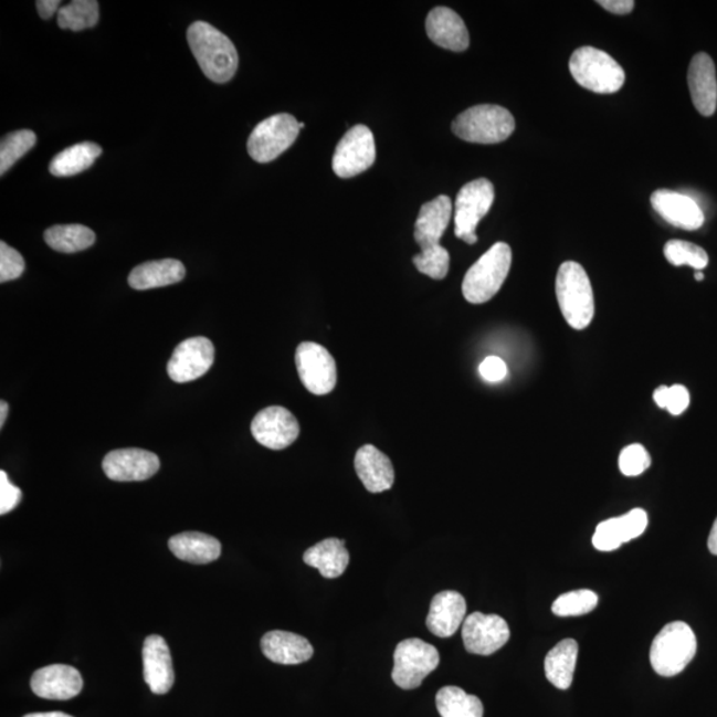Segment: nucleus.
<instances>
[{
	"instance_id": "nucleus-36",
	"label": "nucleus",
	"mask_w": 717,
	"mask_h": 717,
	"mask_svg": "<svg viewBox=\"0 0 717 717\" xmlns=\"http://www.w3.org/2000/svg\"><path fill=\"white\" fill-rule=\"evenodd\" d=\"M598 595L588 589L569 591L558 597L551 611L557 616H580L591 613L597 608Z\"/></svg>"
},
{
	"instance_id": "nucleus-42",
	"label": "nucleus",
	"mask_w": 717,
	"mask_h": 717,
	"mask_svg": "<svg viewBox=\"0 0 717 717\" xmlns=\"http://www.w3.org/2000/svg\"><path fill=\"white\" fill-rule=\"evenodd\" d=\"M479 375L491 383H498L508 377V366L498 357L486 358L478 368Z\"/></svg>"
},
{
	"instance_id": "nucleus-20",
	"label": "nucleus",
	"mask_w": 717,
	"mask_h": 717,
	"mask_svg": "<svg viewBox=\"0 0 717 717\" xmlns=\"http://www.w3.org/2000/svg\"><path fill=\"white\" fill-rule=\"evenodd\" d=\"M428 38L439 48L463 52L470 48V32L457 12L449 8L433 9L426 17Z\"/></svg>"
},
{
	"instance_id": "nucleus-8",
	"label": "nucleus",
	"mask_w": 717,
	"mask_h": 717,
	"mask_svg": "<svg viewBox=\"0 0 717 717\" xmlns=\"http://www.w3.org/2000/svg\"><path fill=\"white\" fill-rule=\"evenodd\" d=\"M299 122L292 115L278 114L261 122L249 137L247 150L256 162L266 164L286 152L299 135Z\"/></svg>"
},
{
	"instance_id": "nucleus-29",
	"label": "nucleus",
	"mask_w": 717,
	"mask_h": 717,
	"mask_svg": "<svg viewBox=\"0 0 717 717\" xmlns=\"http://www.w3.org/2000/svg\"><path fill=\"white\" fill-rule=\"evenodd\" d=\"M578 657V643L574 640H563L549 651L545 657V674L552 686L568 689L574 677Z\"/></svg>"
},
{
	"instance_id": "nucleus-38",
	"label": "nucleus",
	"mask_w": 717,
	"mask_h": 717,
	"mask_svg": "<svg viewBox=\"0 0 717 717\" xmlns=\"http://www.w3.org/2000/svg\"><path fill=\"white\" fill-rule=\"evenodd\" d=\"M654 400L657 405L667 410L674 417H679L689 405V392L686 387L675 384L656 388Z\"/></svg>"
},
{
	"instance_id": "nucleus-7",
	"label": "nucleus",
	"mask_w": 717,
	"mask_h": 717,
	"mask_svg": "<svg viewBox=\"0 0 717 717\" xmlns=\"http://www.w3.org/2000/svg\"><path fill=\"white\" fill-rule=\"evenodd\" d=\"M439 663L440 654L435 646L411 637L400 642L394 650L392 681L401 689L418 688L437 668Z\"/></svg>"
},
{
	"instance_id": "nucleus-48",
	"label": "nucleus",
	"mask_w": 717,
	"mask_h": 717,
	"mask_svg": "<svg viewBox=\"0 0 717 717\" xmlns=\"http://www.w3.org/2000/svg\"><path fill=\"white\" fill-rule=\"evenodd\" d=\"M695 280L696 281H703L704 280V274L702 272H696L695 273Z\"/></svg>"
},
{
	"instance_id": "nucleus-26",
	"label": "nucleus",
	"mask_w": 717,
	"mask_h": 717,
	"mask_svg": "<svg viewBox=\"0 0 717 717\" xmlns=\"http://www.w3.org/2000/svg\"><path fill=\"white\" fill-rule=\"evenodd\" d=\"M187 270L180 261H150L138 265L129 274V286L135 291L175 285L186 278Z\"/></svg>"
},
{
	"instance_id": "nucleus-10",
	"label": "nucleus",
	"mask_w": 717,
	"mask_h": 717,
	"mask_svg": "<svg viewBox=\"0 0 717 717\" xmlns=\"http://www.w3.org/2000/svg\"><path fill=\"white\" fill-rule=\"evenodd\" d=\"M377 160V146L370 128L357 125L339 141L333 157V169L340 179L366 172Z\"/></svg>"
},
{
	"instance_id": "nucleus-47",
	"label": "nucleus",
	"mask_w": 717,
	"mask_h": 717,
	"mask_svg": "<svg viewBox=\"0 0 717 717\" xmlns=\"http://www.w3.org/2000/svg\"><path fill=\"white\" fill-rule=\"evenodd\" d=\"M9 414V404L4 400L0 401V426H3Z\"/></svg>"
},
{
	"instance_id": "nucleus-27",
	"label": "nucleus",
	"mask_w": 717,
	"mask_h": 717,
	"mask_svg": "<svg viewBox=\"0 0 717 717\" xmlns=\"http://www.w3.org/2000/svg\"><path fill=\"white\" fill-rule=\"evenodd\" d=\"M173 555L189 563L207 565L221 556L219 539L200 531H186L169 539Z\"/></svg>"
},
{
	"instance_id": "nucleus-46",
	"label": "nucleus",
	"mask_w": 717,
	"mask_h": 717,
	"mask_svg": "<svg viewBox=\"0 0 717 717\" xmlns=\"http://www.w3.org/2000/svg\"><path fill=\"white\" fill-rule=\"evenodd\" d=\"M23 717H74V716L64 713H57V710H55V713H36V714H29Z\"/></svg>"
},
{
	"instance_id": "nucleus-25",
	"label": "nucleus",
	"mask_w": 717,
	"mask_h": 717,
	"mask_svg": "<svg viewBox=\"0 0 717 717\" xmlns=\"http://www.w3.org/2000/svg\"><path fill=\"white\" fill-rule=\"evenodd\" d=\"M262 653L268 661L285 666L310 661L314 655L312 643L305 636L287 631H270L261 641Z\"/></svg>"
},
{
	"instance_id": "nucleus-32",
	"label": "nucleus",
	"mask_w": 717,
	"mask_h": 717,
	"mask_svg": "<svg viewBox=\"0 0 717 717\" xmlns=\"http://www.w3.org/2000/svg\"><path fill=\"white\" fill-rule=\"evenodd\" d=\"M44 240L56 252L77 253L94 245L96 235L83 225H56L45 230Z\"/></svg>"
},
{
	"instance_id": "nucleus-21",
	"label": "nucleus",
	"mask_w": 717,
	"mask_h": 717,
	"mask_svg": "<svg viewBox=\"0 0 717 717\" xmlns=\"http://www.w3.org/2000/svg\"><path fill=\"white\" fill-rule=\"evenodd\" d=\"M688 87L695 108L702 116H713L717 108V78L713 59L697 54L688 68Z\"/></svg>"
},
{
	"instance_id": "nucleus-19",
	"label": "nucleus",
	"mask_w": 717,
	"mask_h": 717,
	"mask_svg": "<svg viewBox=\"0 0 717 717\" xmlns=\"http://www.w3.org/2000/svg\"><path fill=\"white\" fill-rule=\"evenodd\" d=\"M651 205L662 219L675 228L697 230L703 226L704 213L690 197L662 189L651 196Z\"/></svg>"
},
{
	"instance_id": "nucleus-49",
	"label": "nucleus",
	"mask_w": 717,
	"mask_h": 717,
	"mask_svg": "<svg viewBox=\"0 0 717 717\" xmlns=\"http://www.w3.org/2000/svg\"><path fill=\"white\" fill-rule=\"evenodd\" d=\"M304 128H305V124H304V123H299V129H304Z\"/></svg>"
},
{
	"instance_id": "nucleus-16",
	"label": "nucleus",
	"mask_w": 717,
	"mask_h": 717,
	"mask_svg": "<svg viewBox=\"0 0 717 717\" xmlns=\"http://www.w3.org/2000/svg\"><path fill=\"white\" fill-rule=\"evenodd\" d=\"M31 689L48 700L74 699L83 689V677L75 667L52 664L35 671L31 677Z\"/></svg>"
},
{
	"instance_id": "nucleus-6",
	"label": "nucleus",
	"mask_w": 717,
	"mask_h": 717,
	"mask_svg": "<svg viewBox=\"0 0 717 717\" xmlns=\"http://www.w3.org/2000/svg\"><path fill=\"white\" fill-rule=\"evenodd\" d=\"M569 68L581 87L595 94H615L626 81V74L615 59L594 48L578 49L570 57Z\"/></svg>"
},
{
	"instance_id": "nucleus-22",
	"label": "nucleus",
	"mask_w": 717,
	"mask_h": 717,
	"mask_svg": "<svg viewBox=\"0 0 717 717\" xmlns=\"http://www.w3.org/2000/svg\"><path fill=\"white\" fill-rule=\"evenodd\" d=\"M466 618L465 598L457 591H442L433 598L426 628L433 635L451 637L463 626Z\"/></svg>"
},
{
	"instance_id": "nucleus-15",
	"label": "nucleus",
	"mask_w": 717,
	"mask_h": 717,
	"mask_svg": "<svg viewBox=\"0 0 717 717\" xmlns=\"http://www.w3.org/2000/svg\"><path fill=\"white\" fill-rule=\"evenodd\" d=\"M160 470V458L155 453L138 449L117 450L103 460V471L114 482H144Z\"/></svg>"
},
{
	"instance_id": "nucleus-30",
	"label": "nucleus",
	"mask_w": 717,
	"mask_h": 717,
	"mask_svg": "<svg viewBox=\"0 0 717 717\" xmlns=\"http://www.w3.org/2000/svg\"><path fill=\"white\" fill-rule=\"evenodd\" d=\"M103 149L95 143L75 144L57 154L50 164V172L56 177H71L94 166Z\"/></svg>"
},
{
	"instance_id": "nucleus-39",
	"label": "nucleus",
	"mask_w": 717,
	"mask_h": 717,
	"mask_svg": "<svg viewBox=\"0 0 717 717\" xmlns=\"http://www.w3.org/2000/svg\"><path fill=\"white\" fill-rule=\"evenodd\" d=\"M650 453L641 444L629 445L621 452L620 470L624 476H640L650 468Z\"/></svg>"
},
{
	"instance_id": "nucleus-5",
	"label": "nucleus",
	"mask_w": 717,
	"mask_h": 717,
	"mask_svg": "<svg viewBox=\"0 0 717 717\" xmlns=\"http://www.w3.org/2000/svg\"><path fill=\"white\" fill-rule=\"evenodd\" d=\"M696 650L694 630L687 623L671 622L655 636L650 651L651 666L657 675L675 676L693 662Z\"/></svg>"
},
{
	"instance_id": "nucleus-1",
	"label": "nucleus",
	"mask_w": 717,
	"mask_h": 717,
	"mask_svg": "<svg viewBox=\"0 0 717 717\" xmlns=\"http://www.w3.org/2000/svg\"><path fill=\"white\" fill-rule=\"evenodd\" d=\"M188 42L197 63L214 83L232 81L239 68V52L232 41L207 22H196L188 30Z\"/></svg>"
},
{
	"instance_id": "nucleus-45",
	"label": "nucleus",
	"mask_w": 717,
	"mask_h": 717,
	"mask_svg": "<svg viewBox=\"0 0 717 717\" xmlns=\"http://www.w3.org/2000/svg\"><path fill=\"white\" fill-rule=\"evenodd\" d=\"M708 549L710 552H713L714 556H717V518L713 526V529H710L709 533Z\"/></svg>"
},
{
	"instance_id": "nucleus-4",
	"label": "nucleus",
	"mask_w": 717,
	"mask_h": 717,
	"mask_svg": "<svg viewBox=\"0 0 717 717\" xmlns=\"http://www.w3.org/2000/svg\"><path fill=\"white\" fill-rule=\"evenodd\" d=\"M516 129L515 117L499 105H476L460 114L452 124L453 134L464 141L498 144Z\"/></svg>"
},
{
	"instance_id": "nucleus-41",
	"label": "nucleus",
	"mask_w": 717,
	"mask_h": 717,
	"mask_svg": "<svg viewBox=\"0 0 717 717\" xmlns=\"http://www.w3.org/2000/svg\"><path fill=\"white\" fill-rule=\"evenodd\" d=\"M22 502V491L12 484L8 473L0 472V515H8Z\"/></svg>"
},
{
	"instance_id": "nucleus-11",
	"label": "nucleus",
	"mask_w": 717,
	"mask_h": 717,
	"mask_svg": "<svg viewBox=\"0 0 717 717\" xmlns=\"http://www.w3.org/2000/svg\"><path fill=\"white\" fill-rule=\"evenodd\" d=\"M295 365L302 384L314 394H327L334 391L338 383L337 363L326 347L304 341L295 352Z\"/></svg>"
},
{
	"instance_id": "nucleus-3",
	"label": "nucleus",
	"mask_w": 717,
	"mask_h": 717,
	"mask_svg": "<svg viewBox=\"0 0 717 717\" xmlns=\"http://www.w3.org/2000/svg\"><path fill=\"white\" fill-rule=\"evenodd\" d=\"M512 266V249L498 242L466 272L463 281L464 298L472 305L491 300L508 278Z\"/></svg>"
},
{
	"instance_id": "nucleus-31",
	"label": "nucleus",
	"mask_w": 717,
	"mask_h": 717,
	"mask_svg": "<svg viewBox=\"0 0 717 717\" xmlns=\"http://www.w3.org/2000/svg\"><path fill=\"white\" fill-rule=\"evenodd\" d=\"M436 707L442 717H483L484 706L475 695L466 694L464 689L449 686L443 687L436 695Z\"/></svg>"
},
{
	"instance_id": "nucleus-44",
	"label": "nucleus",
	"mask_w": 717,
	"mask_h": 717,
	"mask_svg": "<svg viewBox=\"0 0 717 717\" xmlns=\"http://www.w3.org/2000/svg\"><path fill=\"white\" fill-rule=\"evenodd\" d=\"M59 6H61L59 0H39V2H36L39 15L43 19H50L57 10H61L59 9Z\"/></svg>"
},
{
	"instance_id": "nucleus-33",
	"label": "nucleus",
	"mask_w": 717,
	"mask_h": 717,
	"mask_svg": "<svg viewBox=\"0 0 717 717\" xmlns=\"http://www.w3.org/2000/svg\"><path fill=\"white\" fill-rule=\"evenodd\" d=\"M96 0H74L57 12V24L63 30L83 31L95 28L98 22Z\"/></svg>"
},
{
	"instance_id": "nucleus-23",
	"label": "nucleus",
	"mask_w": 717,
	"mask_h": 717,
	"mask_svg": "<svg viewBox=\"0 0 717 717\" xmlns=\"http://www.w3.org/2000/svg\"><path fill=\"white\" fill-rule=\"evenodd\" d=\"M452 213V201L449 196H439L420 208L413 235L421 250L440 245L450 225Z\"/></svg>"
},
{
	"instance_id": "nucleus-14",
	"label": "nucleus",
	"mask_w": 717,
	"mask_h": 717,
	"mask_svg": "<svg viewBox=\"0 0 717 717\" xmlns=\"http://www.w3.org/2000/svg\"><path fill=\"white\" fill-rule=\"evenodd\" d=\"M214 346L203 337L183 340L168 361V375L176 383L200 379L214 363Z\"/></svg>"
},
{
	"instance_id": "nucleus-28",
	"label": "nucleus",
	"mask_w": 717,
	"mask_h": 717,
	"mask_svg": "<svg viewBox=\"0 0 717 717\" xmlns=\"http://www.w3.org/2000/svg\"><path fill=\"white\" fill-rule=\"evenodd\" d=\"M304 561L312 568L318 569L320 574L328 580H333V578L344 574L350 563V555H348L345 541L338 538H327L307 549Z\"/></svg>"
},
{
	"instance_id": "nucleus-35",
	"label": "nucleus",
	"mask_w": 717,
	"mask_h": 717,
	"mask_svg": "<svg viewBox=\"0 0 717 717\" xmlns=\"http://www.w3.org/2000/svg\"><path fill=\"white\" fill-rule=\"evenodd\" d=\"M664 256L674 266L694 267L702 272L708 266V254L706 250L687 241L671 240L664 246Z\"/></svg>"
},
{
	"instance_id": "nucleus-37",
	"label": "nucleus",
	"mask_w": 717,
	"mask_h": 717,
	"mask_svg": "<svg viewBox=\"0 0 717 717\" xmlns=\"http://www.w3.org/2000/svg\"><path fill=\"white\" fill-rule=\"evenodd\" d=\"M413 265L421 274L432 280L442 281L449 275L451 256L449 250L436 245L421 250V253L413 256Z\"/></svg>"
},
{
	"instance_id": "nucleus-9",
	"label": "nucleus",
	"mask_w": 717,
	"mask_h": 717,
	"mask_svg": "<svg viewBox=\"0 0 717 717\" xmlns=\"http://www.w3.org/2000/svg\"><path fill=\"white\" fill-rule=\"evenodd\" d=\"M495 202V187L489 180L478 179L460 190L455 203V234L457 239L475 245L476 229Z\"/></svg>"
},
{
	"instance_id": "nucleus-12",
	"label": "nucleus",
	"mask_w": 717,
	"mask_h": 717,
	"mask_svg": "<svg viewBox=\"0 0 717 717\" xmlns=\"http://www.w3.org/2000/svg\"><path fill=\"white\" fill-rule=\"evenodd\" d=\"M509 637L508 623L496 614L473 613L463 623V642L471 654H495L508 643Z\"/></svg>"
},
{
	"instance_id": "nucleus-24",
	"label": "nucleus",
	"mask_w": 717,
	"mask_h": 717,
	"mask_svg": "<svg viewBox=\"0 0 717 717\" xmlns=\"http://www.w3.org/2000/svg\"><path fill=\"white\" fill-rule=\"evenodd\" d=\"M355 471L365 488L371 493H381L392 488L394 470L390 457L377 446H361L355 456Z\"/></svg>"
},
{
	"instance_id": "nucleus-2",
	"label": "nucleus",
	"mask_w": 717,
	"mask_h": 717,
	"mask_svg": "<svg viewBox=\"0 0 717 717\" xmlns=\"http://www.w3.org/2000/svg\"><path fill=\"white\" fill-rule=\"evenodd\" d=\"M556 294L568 325L578 331L588 328L595 314L594 293L587 270L580 263H562L557 274Z\"/></svg>"
},
{
	"instance_id": "nucleus-43",
	"label": "nucleus",
	"mask_w": 717,
	"mask_h": 717,
	"mask_svg": "<svg viewBox=\"0 0 717 717\" xmlns=\"http://www.w3.org/2000/svg\"><path fill=\"white\" fill-rule=\"evenodd\" d=\"M598 4L616 15H628L635 8L633 0H600Z\"/></svg>"
},
{
	"instance_id": "nucleus-17",
	"label": "nucleus",
	"mask_w": 717,
	"mask_h": 717,
	"mask_svg": "<svg viewBox=\"0 0 717 717\" xmlns=\"http://www.w3.org/2000/svg\"><path fill=\"white\" fill-rule=\"evenodd\" d=\"M144 681L156 695H166L175 684L172 655L166 640L149 635L143 647Z\"/></svg>"
},
{
	"instance_id": "nucleus-18",
	"label": "nucleus",
	"mask_w": 717,
	"mask_h": 717,
	"mask_svg": "<svg viewBox=\"0 0 717 717\" xmlns=\"http://www.w3.org/2000/svg\"><path fill=\"white\" fill-rule=\"evenodd\" d=\"M649 526L647 513L633 509L621 517L610 518L597 526L593 545L600 551L620 549L623 544L633 541L646 531Z\"/></svg>"
},
{
	"instance_id": "nucleus-40",
	"label": "nucleus",
	"mask_w": 717,
	"mask_h": 717,
	"mask_svg": "<svg viewBox=\"0 0 717 717\" xmlns=\"http://www.w3.org/2000/svg\"><path fill=\"white\" fill-rule=\"evenodd\" d=\"M25 268V262L18 250L6 242H0V282L6 283L18 280Z\"/></svg>"
},
{
	"instance_id": "nucleus-13",
	"label": "nucleus",
	"mask_w": 717,
	"mask_h": 717,
	"mask_svg": "<svg viewBox=\"0 0 717 717\" xmlns=\"http://www.w3.org/2000/svg\"><path fill=\"white\" fill-rule=\"evenodd\" d=\"M299 432L298 420L283 407L265 408L252 421V433L256 442L273 451L291 446L298 439Z\"/></svg>"
},
{
	"instance_id": "nucleus-34",
	"label": "nucleus",
	"mask_w": 717,
	"mask_h": 717,
	"mask_svg": "<svg viewBox=\"0 0 717 717\" xmlns=\"http://www.w3.org/2000/svg\"><path fill=\"white\" fill-rule=\"evenodd\" d=\"M35 144L36 135L32 130H17L4 136L0 144V175L8 172L19 159L35 147Z\"/></svg>"
}]
</instances>
